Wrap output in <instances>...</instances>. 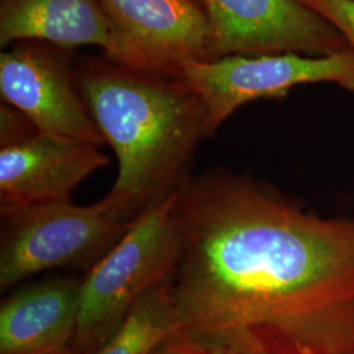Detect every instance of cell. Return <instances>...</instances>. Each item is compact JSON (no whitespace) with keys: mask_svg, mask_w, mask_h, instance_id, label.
<instances>
[{"mask_svg":"<svg viewBox=\"0 0 354 354\" xmlns=\"http://www.w3.org/2000/svg\"><path fill=\"white\" fill-rule=\"evenodd\" d=\"M151 354H236L219 342L200 332L174 329L156 345Z\"/></svg>","mask_w":354,"mask_h":354,"instance_id":"obj_13","label":"cell"},{"mask_svg":"<svg viewBox=\"0 0 354 354\" xmlns=\"http://www.w3.org/2000/svg\"><path fill=\"white\" fill-rule=\"evenodd\" d=\"M0 290L7 291L45 270H91L121 241L131 223L104 201H71L0 209Z\"/></svg>","mask_w":354,"mask_h":354,"instance_id":"obj_4","label":"cell"},{"mask_svg":"<svg viewBox=\"0 0 354 354\" xmlns=\"http://www.w3.org/2000/svg\"><path fill=\"white\" fill-rule=\"evenodd\" d=\"M82 279L19 286L0 306V354H73Z\"/></svg>","mask_w":354,"mask_h":354,"instance_id":"obj_11","label":"cell"},{"mask_svg":"<svg viewBox=\"0 0 354 354\" xmlns=\"http://www.w3.org/2000/svg\"><path fill=\"white\" fill-rule=\"evenodd\" d=\"M177 206V328L236 354H354V218L218 169L190 176Z\"/></svg>","mask_w":354,"mask_h":354,"instance_id":"obj_1","label":"cell"},{"mask_svg":"<svg viewBox=\"0 0 354 354\" xmlns=\"http://www.w3.org/2000/svg\"><path fill=\"white\" fill-rule=\"evenodd\" d=\"M108 162L99 146L45 133L0 149V209L71 201L76 187Z\"/></svg>","mask_w":354,"mask_h":354,"instance_id":"obj_10","label":"cell"},{"mask_svg":"<svg viewBox=\"0 0 354 354\" xmlns=\"http://www.w3.org/2000/svg\"><path fill=\"white\" fill-rule=\"evenodd\" d=\"M89 113L117 156L118 174L102 201L133 223L181 189L194 152L213 137L206 104L180 77L89 57L75 68Z\"/></svg>","mask_w":354,"mask_h":354,"instance_id":"obj_2","label":"cell"},{"mask_svg":"<svg viewBox=\"0 0 354 354\" xmlns=\"http://www.w3.org/2000/svg\"><path fill=\"white\" fill-rule=\"evenodd\" d=\"M333 26L354 51V0H299Z\"/></svg>","mask_w":354,"mask_h":354,"instance_id":"obj_14","label":"cell"},{"mask_svg":"<svg viewBox=\"0 0 354 354\" xmlns=\"http://www.w3.org/2000/svg\"><path fill=\"white\" fill-rule=\"evenodd\" d=\"M177 197L140 215L82 279L73 354L96 352L143 294L172 277L183 244Z\"/></svg>","mask_w":354,"mask_h":354,"instance_id":"obj_3","label":"cell"},{"mask_svg":"<svg viewBox=\"0 0 354 354\" xmlns=\"http://www.w3.org/2000/svg\"><path fill=\"white\" fill-rule=\"evenodd\" d=\"M114 24L155 73L216 59L203 0H100Z\"/></svg>","mask_w":354,"mask_h":354,"instance_id":"obj_8","label":"cell"},{"mask_svg":"<svg viewBox=\"0 0 354 354\" xmlns=\"http://www.w3.org/2000/svg\"><path fill=\"white\" fill-rule=\"evenodd\" d=\"M177 77L201 96L215 133L243 105L283 97L298 86L333 83L354 92V51L228 55L185 64Z\"/></svg>","mask_w":354,"mask_h":354,"instance_id":"obj_5","label":"cell"},{"mask_svg":"<svg viewBox=\"0 0 354 354\" xmlns=\"http://www.w3.org/2000/svg\"><path fill=\"white\" fill-rule=\"evenodd\" d=\"M32 120L7 102L0 105V149L12 147L38 134Z\"/></svg>","mask_w":354,"mask_h":354,"instance_id":"obj_15","label":"cell"},{"mask_svg":"<svg viewBox=\"0 0 354 354\" xmlns=\"http://www.w3.org/2000/svg\"><path fill=\"white\" fill-rule=\"evenodd\" d=\"M176 328V314L167 281L143 294L113 336L92 354H151Z\"/></svg>","mask_w":354,"mask_h":354,"instance_id":"obj_12","label":"cell"},{"mask_svg":"<svg viewBox=\"0 0 354 354\" xmlns=\"http://www.w3.org/2000/svg\"><path fill=\"white\" fill-rule=\"evenodd\" d=\"M0 92L3 102L26 114L39 133L105 145L75 70L46 44L23 41L0 54Z\"/></svg>","mask_w":354,"mask_h":354,"instance_id":"obj_6","label":"cell"},{"mask_svg":"<svg viewBox=\"0 0 354 354\" xmlns=\"http://www.w3.org/2000/svg\"><path fill=\"white\" fill-rule=\"evenodd\" d=\"M23 41L50 44L58 49L97 46L121 64L153 71L100 0H1L0 45Z\"/></svg>","mask_w":354,"mask_h":354,"instance_id":"obj_9","label":"cell"},{"mask_svg":"<svg viewBox=\"0 0 354 354\" xmlns=\"http://www.w3.org/2000/svg\"><path fill=\"white\" fill-rule=\"evenodd\" d=\"M216 59L228 55L299 53L327 55L351 49L342 35L299 0H203Z\"/></svg>","mask_w":354,"mask_h":354,"instance_id":"obj_7","label":"cell"}]
</instances>
